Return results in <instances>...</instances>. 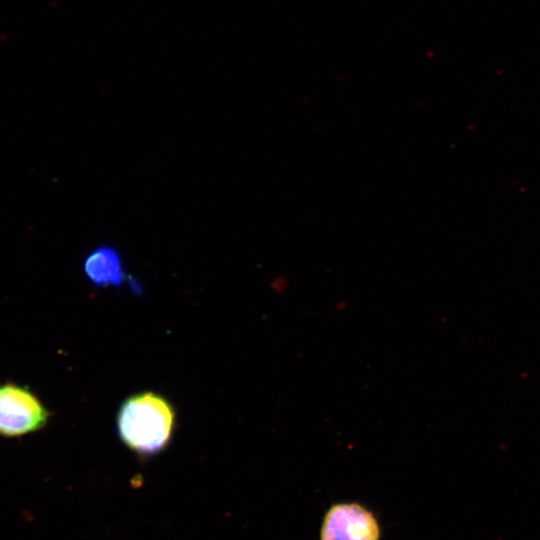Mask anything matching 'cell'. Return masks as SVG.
<instances>
[{"mask_svg":"<svg viewBox=\"0 0 540 540\" xmlns=\"http://www.w3.org/2000/svg\"><path fill=\"white\" fill-rule=\"evenodd\" d=\"M51 413L29 387L14 382L0 384V436L17 438L42 430Z\"/></svg>","mask_w":540,"mask_h":540,"instance_id":"obj_2","label":"cell"},{"mask_svg":"<svg viewBox=\"0 0 540 540\" xmlns=\"http://www.w3.org/2000/svg\"><path fill=\"white\" fill-rule=\"evenodd\" d=\"M379 537L376 518L356 503L332 506L321 528V540H379Z\"/></svg>","mask_w":540,"mask_h":540,"instance_id":"obj_3","label":"cell"},{"mask_svg":"<svg viewBox=\"0 0 540 540\" xmlns=\"http://www.w3.org/2000/svg\"><path fill=\"white\" fill-rule=\"evenodd\" d=\"M84 273L96 287H118L130 277L124 270L123 259L118 250L109 245H101L92 250L84 259Z\"/></svg>","mask_w":540,"mask_h":540,"instance_id":"obj_4","label":"cell"},{"mask_svg":"<svg viewBox=\"0 0 540 540\" xmlns=\"http://www.w3.org/2000/svg\"><path fill=\"white\" fill-rule=\"evenodd\" d=\"M116 421L122 443L135 454L149 457L169 445L176 412L163 395L146 391L126 398L118 410Z\"/></svg>","mask_w":540,"mask_h":540,"instance_id":"obj_1","label":"cell"}]
</instances>
